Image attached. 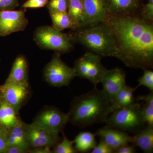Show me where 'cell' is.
Instances as JSON below:
<instances>
[{
  "mask_svg": "<svg viewBox=\"0 0 153 153\" xmlns=\"http://www.w3.org/2000/svg\"><path fill=\"white\" fill-rule=\"evenodd\" d=\"M102 22L114 36L118 50L117 58L130 68H152V23L132 14H107Z\"/></svg>",
  "mask_w": 153,
  "mask_h": 153,
  "instance_id": "cell-1",
  "label": "cell"
},
{
  "mask_svg": "<svg viewBox=\"0 0 153 153\" xmlns=\"http://www.w3.org/2000/svg\"><path fill=\"white\" fill-rule=\"evenodd\" d=\"M114 111L111 103L102 90L94 87L87 93L76 97L72 100L68 122L80 128L106 122Z\"/></svg>",
  "mask_w": 153,
  "mask_h": 153,
  "instance_id": "cell-2",
  "label": "cell"
},
{
  "mask_svg": "<svg viewBox=\"0 0 153 153\" xmlns=\"http://www.w3.org/2000/svg\"><path fill=\"white\" fill-rule=\"evenodd\" d=\"M74 39L101 57L117 58L118 50L114 36L104 22L78 29Z\"/></svg>",
  "mask_w": 153,
  "mask_h": 153,
  "instance_id": "cell-3",
  "label": "cell"
},
{
  "mask_svg": "<svg viewBox=\"0 0 153 153\" xmlns=\"http://www.w3.org/2000/svg\"><path fill=\"white\" fill-rule=\"evenodd\" d=\"M105 123L106 126L131 132L140 130L146 123L142 114V107L134 102L114 110Z\"/></svg>",
  "mask_w": 153,
  "mask_h": 153,
  "instance_id": "cell-4",
  "label": "cell"
},
{
  "mask_svg": "<svg viewBox=\"0 0 153 153\" xmlns=\"http://www.w3.org/2000/svg\"><path fill=\"white\" fill-rule=\"evenodd\" d=\"M73 38L52 26H41L37 28L34 34V40L38 47L42 49L54 50L66 53L73 47Z\"/></svg>",
  "mask_w": 153,
  "mask_h": 153,
  "instance_id": "cell-5",
  "label": "cell"
},
{
  "mask_svg": "<svg viewBox=\"0 0 153 153\" xmlns=\"http://www.w3.org/2000/svg\"><path fill=\"white\" fill-rule=\"evenodd\" d=\"M101 59V56L95 53L86 52L74 63L76 76L87 79L96 87L108 70L102 64Z\"/></svg>",
  "mask_w": 153,
  "mask_h": 153,
  "instance_id": "cell-6",
  "label": "cell"
},
{
  "mask_svg": "<svg viewBox=\"0 0 153 153\" xmlns=\"http://www.w3.org/2000/svg\"><path fill=\"white\" fill-rule=\"evenodd\" d=\"M45 80L55 87L67 86L76 76L74 67H69L60 58V53L56 52L44 70Z\"/></svg>",
  "mask_w": 153,
  "mask_h": 153,
  "instance_id": "cell-7",
  "label": "cell"
},
{
  "mask_svg": "<svg viewBox=\"0 0 153 153\" xmlns=\"http://www.w3.org/2000/svg\"><path fill=\"white\" fill-rule=\"evenodd\" d=\"M68 122V113L53 106L44 107L32 123L54 135H59Z\"/></svg>",
  "mask_w": 153,
  "mask_h": 153,
  "instance_id": "cell-8",
  "label": "cell"
},
{
  "mask_svg": "<svg viewBox=\"0 0 153 153\" xmlns=\"http://www.w3.org/2000/svg\"><path fill=\"white\" fill-rule=\"evenodd\" d=\"M29 21L24 11L13 10L0 11V36L24 31Z\"/></svg>",
  "mask_w": 153,
  "mask_h": 153,
  "instance_id": "cell-9",
  "label": "cell"
},
{
  "mask_svg": "<svg viewBox=\"0 0 153 153\" xmlns=\"http://www.w3.org/2000/svg\"><path fill=\"white\" fill-rule=\"evenodd\" d=\"M83 14L78 29L101 23L108 14L105 0H82Z\"/></svg>",
  "mask_w": 153,
  "mask_h": 153,
  "instance_id": "cell-10",
  "label": "cell"
},
{
  "mask_svg": "<svg viewBox=\"0 0 153 153\" xmlns=\"http://www.w3.org/2000/svg\"><path fill=\"white\" fill-rule=\"evenodd\" d=\"M3 98L17 112L28 99L30 93L29 84L4 83L0 85Z\"/></svg>",
  "mask_w": 153,
  "mask_h": 153,
  "instance_id": "cell-11",
  "label": "cell"
},
{
  "mask_svg": "<svg viewBox=\"0 0 153 153\" xmlns=\"http://www.w3.org/2000/svg\"><path fill=\"white\" fill-rule=\"evenodd\" d=\"M24 125L30 149L43 147L51 148L58 143L59 135L50 133L32 123H24Z\"/></svg>",
  "mask_w": 153,
  "mask_h": 153,
  "instance_id": "cell-12",
  "label": "cell"
},
{
  "mask_svg": "<svg viewBox=\"0 0 153 153\" xmlns=\"http://www.w3.org/2000/svg\"><path fill=\"white\" fill-rule=\"evenodd\" d=\"M126 74L120 68L108 69L101 83L102 91L111 102L120 91L126 85Z\"/></svg>",
  "mask_w": 153,
  "mask_h": 153,
  "instance_id": "cell-13",
  "label": "cell"
},
{
  "mask_svg": "<svg viewBox=\"0 0 153 153\" xmlns=\"http://www.w3.org/2000/svg\"><path fill=\"white\" fill-rule=\"evenodd\" d=\"M96 134L102 139L114 151L124 145L131 143L132 136L120 130L105 126L99 129Z\"/></svg>",
  "mask_w": 153,
  "mask_h": 153,
  "instance_id": "cell-14",
  "label": "cell"
},
{
  "mask_svg": "<svg viewBox=\"0 0 153 153\" xmlns=\"http://www.w3.org/2000/svg\"><path fill=\"white\" fill-rule=\"evenodd\" d=\"M5 83L29 84L27 61L25 55H20L16 57Z\"/></svg>",
  "mask_w": 153,
  "mask_h": 153,
  "instance_id": "cell-15",
  "label": "cell"
},
{
  "mask_svg": "<svg viewBox=\"0 0 153 153\" xmlns=\"http://www.w3.org/2000/svg\"><path fill=\"white\" fill-rule=\"evenodd\" d=\"M108 14H131L138 7V0H105Z\"/></svg>",
  "mask_w": 153,
  "mask_h": 153,
  "instance_id": "cell-16",
  "label": "cell"
},
{
  "mask_svg": "<svg viewBox=\"0 0 153 153\" xmlns=\"http://www.w3.org/2000/svg\"><path fill=\"white\" fill-rule=\"evenodd\" d=\"M132 143L138 147L145 153H151L153 151V126L147 125L141 129L138 133L132 137Z\"/></svg>",
  "mask_w": 153,
  "mask_h": 153,
  "instance_id": "cell-17",
  "label": "cell"
},
{
  "mask_svg": "<svg viewBox=\"0 0 153 153\" xmlns=\"http://www.w3.org/2000/svg\"><path fill=\"white\" fill-rule=\"evenodd\" d=\"M22 122L19 113L3 98L0 102V126L9 129Z\"/></svg>",
  "mask_w": 153,
  "mask_h": 153,
  "instance_id": "cell-18",
  "label": "cell"
},
{
  "mask_svg": "<svg viewBox=\"0 0 153 153\" xmlns=\"http://www.w3.org/2000/svg\"><path fill=\"white\" fill-rule=\"evenodd\" d=\"M14 145L22 147L29 152L30 149L23 122L9 129L7 147Z\"/></svg>",
  "mask_w": 153,
  "mask_h": 153,
  "instance_id": "cell-19",
  "label": "cell"
},
{
  "mask_svg": "<svg viewBox=\"0 0 153 153\" xmlns=\"http://www.w3.org/2000/svg\"><path fill=\"white\" fill-rule=\"evenodd\" d=\"M74 141L76 150L82 153L92 150L97 144L95 134L90 132L79 133L75 137Z\"/></svg>",
  "mask_w": 153,
  "mask_h": 153,
  "instance_id": "cell-20",
  "label": "cell"
},
{
  "mask_svg": "<svg viewBox=\"0 0 153 153\" xmlns=\"http://www.w3.org/2000/svg\"><path fill=\"white\" fill-rule=\"evenodd\" d=\"M52 19V27L58 31L65 29H75L71 18L67 12H51L49 11Z\"/></svg>",
  "mask_w": 153,
  "mask_h": 153,
  "instance_id": "cell-21",
  "label": "cell"
},
{
  "mask_svg": "<svg viewBox=\"0 0 153 153\" xmlns=\"http://www.w3.org/2000/svg\"><path fill=\"white\" fill-rule=\"evenodd\" d=\"M67 12L74 23L75 29H78L83 14L82 0H68Z\"/></svg>",
  "mask_w": 153,
  "mask_h": 153,
  "instance_id": "cell-22",
  "label": "cell"
},
{
  "mask_svg": "<svg viewBox=\"0 0 153 153\" xmlns=\"http://www.w3.org/2000/svg\"><path fill=\"white\" fill-rule=\"evenodd\" d=\"M63 140L62 142L57 143L55 146V148L52 150L53 153H76L77 151L73 147L74 141L68 140L63 131Z\"/></svg>",
  "mask_w": 153,
  "mask_h": 153,
  "instance_id": "cell-23",
  "label": "cell"
},
{
  "mask_svg": "<svg viewBox=\"0 0 153 153\" xmlns=\"http://www.w3.org/2000/svg\"><path fill=\"white\" fill-rule=\"evenodd\" d=\"M139 84L136 87L137 88L143 85L147 88L150 91H153V71L148 68L144 69V73L142 76L138 79Z\"/></svg>",
  "mask_w": 153,
  "mask_h": 153,
  "instance_id": "cell-24",
  "label": "cell"
},
{
  "mask_svg": "<svg viewBox=\"0 0 153 153\" xmlns=\"http://www.w3.org/2000/svg\"><path fill=\"white\" fill-rule=\"evenodd\" d=\"M68 0H51L48 7L51 12H67Z\"/></svg>",
  "mask_w": 153,
  "mask_h": 153,
  "instance_id": "cell-25",
  "label": "cell"
},
{
  "mask_svg": "<svg viewBox=\"0 0 153 153\" xmlns=\"http://www.w3.org/2000/svg\"><path fill=\"white\" fill-rule=\"evenodd\" d=\"M142 114L146 123L153 126V107L145 104L142 107Z\"/></svg>",
  "mask_w": 153,
  "mask_h": 153,
  "instance_id": "cell-26",
  "label": "cell"
},
{
  "mask_svg": "<svg viewBox=\"0 0 153 153\" xmlns=\"http://www.w3.org/2000/svg\"><path fill=\"white\" fill-rule=\"evenodd\" d=\"M142 18L145 21L152 23L153 20V0H148L142 14Z\"/></svg>",
  "mask_w": 153,
  "mask_h": 153,
  "instance_id": "cell-27",
  "label": "cell"
},
{
  "mask_svg": "<svg viewBox=\"0 0 153 153\" xmlns=\"http://www.w3.org/2000/svg\"><path fill=\"white\" fill-rule=\"evenodd\" d=\"M114 151L101 138L99 143L91 150V153H112Z\"/></svg>",
  "mask_w": 153,
  "mask_h": 153,
  "instance_id": "cell-28",
  "label": "cell"
},
{
  "mask_svg": "<svg viewBox=\"0 0 153 153\" xmlns=\"http://www.w3.org/2000/svg\"><path fill=\"white\" fill-rule=\"evenodd\" d=\"M9 129L0 126V153H4L7 147Z\"/></svg>",
  "mask_w": 153,
  "mask_h": 153,
  "instance_id": "cell-29",
  "label": "cell"
},
{
  "mask_svg": "<svg viewBox=\"0 0 153 153\" xmlns=\"http://www.w3.org/2000/svg\"><path fill=\"white\" fill-rule=\"evenodd\" d=\"M48 0H28L23 5L25 8H38L44 7L48 4Z\"/></svg>",
  "mask_w": 153,
  "mask_h": 153,
  "instance_id": "cell-30",
  "label": "cell"
},
{
  "mask_svg": "<svg viewBox=\"0 0 153 153\" xmlns=\"http://www.w3.org/2000/svg\"><path fill=\"white\" fill-rule=\"evenodd\" d=\"M18 4L17 0H0V11L13 10Z\"/></svg>",
  "mask_w": 153,
  "mask_h": 153,
  "instance_id": "cell-31",
  "label": "cell"
},
{
  "mask_svg": "<svg viewBox=\"0 0 153 153\" xmlns=\"http://www.w3.org/2000/svg\"><path fill=\"white\" fill-rule=\"evenodd\" d=\"M135 146L133 145L130 146L128 144L124 145L118 148L114 151L117 153H134L136 152Z\"/></svg>",
  "mask_w": 153,
  "mask_h": 153,
  "instance_id": "cell-32",
  "label": "cell"
},
{
  "mask_svg": "<svg viewBox=\"0 0 153 153\" xmlns=\"http://www.w3.org/2000/svg\"><path fill=\"white\" fill-rule=\"evenodd\" d=\"M29 153V151L19 146H9L7 147L4 153Z\"/></svg>",
  "mask_w": 153,
  "mask_h": 153,
  "instance_id": "cell-33",
  "label": "cell"
},
{
  "mask_svg": "<svg viewBox=\"0 0 153 153\" xmlns=\"http://www.w3.org/2000/svg\"><path fill=\"white\" fill-rule=\"evenodd\" d=\"M137 101L143 100L145 104L153 107V91H151L149 94L144 95H139L137 97Z\"/></svg>",
  "mask_w": 153,
  "mask_h": 153,
  "instance_id": "cell-34",
  "label": "cell"
},
{
  "mask_svg": "<svg viewBox=\"0 0 153 153\" xmlns=\"http://www.w3.org/2000/svg\"><path fill=\"white\" fill-rule=\"evenodd\" d=\"M29 153H52V151L50 149V148L43 147H38L30 149Z\"/></svg>",
  "mask_w": 153,
  "mask_h": 153,
  "instance_id": "cell-35",
  "label": "cell"
},
{
  "mask_svg": "<svg viewBox=\"0 0 153 153\" xmlns=\"http://www.w3.org/2000/svg\"><path fill=\"white\" fill-rule=\"evenodd\" d=\"M3 99L2 94L1 91V89H0V102Z\"/></svg>",
  "mask_w": 153,
  "mask_h": 153,
  "instance_id": "cell-36",
  "label": "cell"
}]
</instances>
